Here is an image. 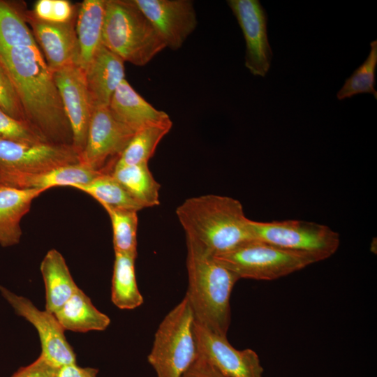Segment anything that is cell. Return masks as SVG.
<instances>
[{"label": "cell", "mask_w": 377, "mask_h": 377, "mask_svg": "<svg viewBox=\"0 0 377 377\" xmlns=\"http://www.w3.org/2000/svg\"><path fill=\"white\" fill-rule=\"evenodd\" d=\"M0 64L18 95L26 121L47 142L72 145V132L53 73L38 46L0 50Z\"/></svg>", "instance_id": "cell-1"}, {"label": "cell", "mask_w": 377, "mask_h": 377, "mask_svg": "<svg viewBox=\"0 0 377 377\" xmlns=\"http://www.w3.org/2000/svg\"><path fill=\"white\" fill-rule=\"evenodd\" d=\"M189 242L215 256L253 240L241 202L232 198L207 194L185 200L176 209Z\"/></svg>", "instance_id": "cell-2"}, {"label": "cell", "mask_w": 377, "mask_h": 377, "mask_svg": "<svg viewBox=\"0 0 377 377\" xmlns=\"http://www.w3.org/2000/svg\"><path fill=\"white\" fill-rule=\"evenodd\" d=\"M188 289L185 297L195 321L223 337L230 324V298L239 276L213 256L186 242Z\"/></svg>", "instance_id": "cell-3"}, {"label": "cell", "mask_w": 377, "mask_h": 377, "mask_svg": "<svg viewBox=\"0 0 377 377\" xmlns=\"http://www.w3.org/2000/svg\"><path fill=\"white\" fill-rule=\"evenodd\" d=\"M102 44L121 59L143 66L166 48L133 0H105Z\"/></svg>", "instance_id": "cell-4"}, {"label": "cell", "mask_w": 377, "mask_h": 377, "mask_svg": "<svg viewBox=\"0 0 377 377\" xmlns=\"http://www.w3.org/2000/svg\"><path fill=\"white\" fill-rule=\"evenodd\" d=\"M194 322L186 297L161 321L147 357L157 377H182L195 360Z\"/></svg>", "instance_id": "cell-5"}, {"label": "cell", "mask_w": 377, "mask_h": 377, "mask_svg": "<svg viewBox=\"0 0 377 377\" xmlns=\"http://www.w3.org/2000/svg\"><path fill=\"white\" fill-rule=\"evenodd\" d=\"M213 257L239 279L256 280L276 279L323 260L313 253L288 250L256 239Z\"/></svg>", "instance_id": "cell-6"}, {"label": "cell", "mask_w": 377, "mask_h": 377, "mask_svg": "<svg viewBox=\"0 0 377 377\" xmlns=\"http://www.w3.org/2000/svg\"><path fill=\"white\" fill-rule=\"evenodd\" d=\"M253 239L288 250L307 252L325 260L340 244L339 235L330 227L300 220L259 222L249 220Z\"/></svg>", "instance_id": "cell-7"}, {"label": "cell", "mask_w": 377, "mask_h": 377, "mask_svg": "<svg viewBox=\"0 0 377 377\" xmlns=\"http://www.w3.org/2000/svg\"><path fill=\"white\" fill-rule=\"evenodd\" d=\"M134 133L108 106L94 108L79 162L95 170L110 172Z\"/></svg>", "instance_id": "cell-8"}, {"label": "cell", "mask_w": 377, "mask_h": 377, "mask_svg": "<svg viewBox=\"0 0 377 377\" xmlns=\"http://www.w3.org/2000/svg\"><path fill=\"white\" fill-rule=\"evenodd\" d=\"M78 162V155L72 145L0 140V181L15 175L35 173Z\"/></svg>", "instance_id": "cell-9"}, {"label": "cell", "mask_w": 377, "mask_h": 377, "mask_svg": "<svg viewBox=\"0 0 377 377\" xmlns=\"http://www.w3.org/2000/svg\"><path fill=\"white\" fill-rule=\"evenodd\" d=\"M0 293L15 313L36 328L40 342V356L57 369L76 363V355L54 313L38 309L30 300L4 286H0Z\"/></svg>", "instance_id": "cell-10"}, {"label": "cell", "mask_w": 377, "mask_h": 377, "mask_svg": "<svg viewBox=\"0 0 377 377\" xmlns=\"http://www.w3.org/2000/svg\"><path fill=\"white\" fill-rule=\"evenodd\" d=\"M194 335L198 353L226 377H263V368L251 349L237 350L228 341L197 321Z\"/></svg>", "instance_id": "cell-11"}, {"label": "cell", "mask_w": 377, "mask_h": 377, "mask_svg": "<svg viewBox=\"0 0 377 377\" xmlns=\"http://www.w3.org/2000/svg\"><path fill=\"white\" fill-rule=\"evenodd\" d=\"M227 3L242 31L245 66L255 76L265 77L269 70L272 51L267 36V14L258 0H229Z\"/></svg>", "instance_id": "cell-12"}, {"label": "cell", "mask_w": 377, "mask_h": 377, "mask_svg": "<svg viewBox=\"0 0 377 377\" xmlns=\"http://www.w3.org/2000/svg\"><path fill=\"white\" fill-rule=\"evenodd\" d=\"M52 73L71 126L72 147L79 157L85 147L89 124L94 110L84 71L77 64H71Z\"/></svg>", "instance_id": "cell-13"}, {"label": "cell", "mask_w": 377, "mask_h": 377, "mask_svg": "<svg viewBox=\"0 0 377 377\" xmlns=\"http://www.w3.org/2000/svg\"><path fill=\"white\" fill-rule=\"evenodd\" d=\"M163 39L165 47L179 49L195 29L198 20L191 0H133Z\"/></svg>", "instance_id": "cell-14"}, {"label": "cell", "mask_w": 377, "mask_h": 377, "mask_svg": "<svg viewBox=\"0 0 377 377\" xmlns=\"http://www.w3.org/2000/svg\"><path fill=\"white\" fill-rule=\"evenodd\" d=\"M26 19L52 72L68 65H77L76 17L66 23L48 22L36 18L31 12L27 10Z\"/></svg>", "instance_id": "cell-15"}, {"label": "cell", "mask_w": 377, "mask_h": 377, "mask_svg": "<svg viewBox=\"0 0 377 377\" xmlns=\"http://www.w3.org/2000/svg\"><path fill=\"white\" fill-rule=\"evenodd\" d=\"M124 61L103 44L84 71L93 106L108 107L111 98L125 78Z\"/></svg>", "instance_id": "cell-16"}, {"label": "cell", "mask_w": 377, "mask_h": 377, "mask_svg": "<svg viewBox=\"0 0 377 377\" xmlns=\"http://www.w3.org/2000/svg\"><path fill=\"white\" fill-rule=\"evenodd\" d=\"M108 108L119 121L135 133L170 119L165 112L156 109L142 97L126 79L114 91Z\"/></svg>", "instance_id": "cell-17"}, {"label": "cell", "mask_w": 377, "mask_h": 377, "mask_svg": "<svg viewBox=\"0 0 377 377\" xmlns=\"http://www.w3.org/2000/svg\"><path fill=\"white\" fill-rule=\"evenodd\" d=\"M103 172L95 170L80 162L57 167L50 170L6 177L0 184L19 188L37 189L42 191L56 186L86 184Z\"/></svg>", "instance_id": "cell-18"}, {"label": "cell", "mask_w": 377, "mask_h": 377, "mask_svg": "<svg viewBox=\"0 0 377 377\" xmlns=\"http://www.w3.org/2000/svg\"><path fill=\"white\" fill-rule=\"evenodd\" d=\"M43 191L19 188L0 184V245L17 244L21 239L20 222L33 200Z\"/></svg>", "instance_id": "cell-19"}, {"label": "cell", "mask_w": 377, "mask_h": 377, "mask_svg": "<svg viewBox=\"0 0 377 377\" xmlns=\"http://www.w3.org/2000/svg\"><path fill=\"white\" fill-rule=\"evenodd\" d=\"M105 10V0H84L77 13V66L82 71L86 69L102 45Z\"/></svg>", "instance_id": "cell-20"}, {"label": "cell", "mask_w": 377, "mask_h": 377, "mask_svg": "<svg viewBox=\"0 0 377 377\" xmlns=\"http://www.w3.org/2000/svg\"><path fill=\"white\" fill-rule=\"evenodd\" d=\"M45 288V310L54 313L79 288L61 253L52 249L40 265Z\"/></svg>", "instance_id": "cell-21"}, {"label": "cell", "mask_w": 377, "mask_h": 377, "mask_svg": "<svg viewBox=\"0 0 377 377\" xmlns=\"http://www.w3.org/2000/svg\"><path fill=\"white\" fill-rule=\"evenodd\" d=\"M54 314L64 330L75 332L103 331L110 324V318L80 288Z\"/></svg>", "instance_id": "cell-22"}, {"label": "cell", "mask_w": 377, "mask_h": 377, "mask_svg": "<svg viewBox=\"0 0 377 377\" xmlns=\"http://www.w3.org/2000/svg\"><path fill=\"white\" fill-rule=\"evenodd\" d=\"M110 173L144 208L160 204L161 186L154 178L148 163L114 165Z\"/></svg>", "instance_id": "cell-23"}, {"label": "cell", "mask_w": 377, "mask_h": 377, "mask_svg": "<svg viewBox=\"0 0 377 377\" xmlns=\"http://www.w3.org/2000/svg\"><path fill=\"white\" fill-rule=\"evenodd\" d=\"M135 258L114 252L111 300L120 309L131 310L144 302L135 277Z\"/></svg>", "instance_id": "cell-24"}, {"label": "cell", "mask_w": 377, "mask_h": 377, "mask_svg": "<svg viewBox=\"0 0 377 377\" xmlns=\"http://www.w3.org/2000/svg\"><path fill=\"white\" fill-rule=\"evenodd\" d=\"M20 3L0 0V50L17 46H38Z\"/></svg>", "instance_id": "cell-25"}, {"label": "cell", "mask_w": 377, "mask_h": 377, "mask_svg": "<svg viewBox=\"0 0 377 377\" xmlns=\"http://www.w3.org/2000/svg\"><path fill=\"white\" fill-rule=\"evenodd\" d=\"M73 188L94 198L105 209H131L138 212L144 209L110 172H103L90 182Z\"/></svg>", "instance_id": "cell-26"}, {"label": "cell", "mask_w": 377, "mask_h": 377, "mask_svg": "<svg viewBox=\"0 0 377 377\" xmlns=\"http://www.w3.org/2000/svg\"><path fill=\"white\" fill-rule=\"evenodd\" d=\"M170 119L137 131L120 154L114 165H132L148 163L163 138L170 131Z\"/></svg>", "instance_id": "cell-27"}, {"label": "cell", "mask_w": 377, "mask_h": 377, "mask_svg": "<svg viewBox=\"0 0 377 377\" xmlns=\"http://www.w3.org/2000/svg\"><path fill=\"white\" fill-rule=\"evenodd\" d=\"M110 219L114 252L127 254L136 258L138 212L131 209H105Z\"/></svg>", "instance_id": "cell-28"}, {"label": "cell", "mask_w": 377, "mask_h": 377, "mask_svg": "<svg viewBox=\"0 0 377 377\" xmlns=\"http://www.w3.org/2000/svg\"><path fill=\"white\" fill-rule=\"evenodd\" d=\"M371 50L366 60L348 77L337 92L338 100L351 98L359 94H371L377 98L375 89L377 66V40L370 44Z\"/></svg>", "instance_id": "cell-29"}, {"label": "cell", "mask_w": 377, "mask_h": 377, "mask_svg": "<svg viewBox=\"0 0 377 377\" xmlns=\"http://www.w3.org/2000/svg\"><path fill=\"white\" fill-rule=\"evenodd\" d=\"M0 140L28 144L49 142L27 122L13 118L1 108Z\"/></svg>", "instance_id": "cell-30"}, {"label": "cell", "mask_w": 377, "mask_h": 377, "mask_svg": "<svg viewBox=\"0 0 377 377\" xmlns=\"http://www.w3.org/2000/svg\"><path fill=\"white\" fill-rule=\"evenodd\" d=\"M0 108L13 118L26 121L16 89L0 64ZM27 122V121H26Z\"/></svg>", "instance_id": "cell-31"}, {"label": "cell", "mask_w": 377, "mask_h": 377, "mask_svg": "<svg viewBox=\"0 0 377 377\" xmlns=\"http://www.w3.org/2000/svg\"><path fill=\"white\" fill-rule=\"evenodd\" d=\"M57 368L39 355L31 364L19 368L10 377H57Z\"/></svg>", "instance_id": "cell-32"}, {"label": "cell", "mask_w": 377, "mask_h": 377, "mask_svg": "<svg viewBox=\"0 0 377 377\" xmlns=\"http://www.w3.org/2000/svg\"><path fill=\"white\" fill-rule=\"evenodd\" d=\"M182 377H226L198 353L195 360Z\"/></svg>", "instance_id": "cell-33"}, {"label": "cell", "mask_w": 377, "mask_h": 377, "mask_svg": "<svg viewBox=\"0 0 377 377\" xmlns=\"http://www.w3.org/2000/svg\"><path fill=\"white\" fill-rule=\"evenodd\" d=\"M75 8L66 0H53L52 22L66 23L76 17Z\"/></svg>", "instance_id": "cell-34"}, {"label": "cell", "mask_w": 377, "mask_h": 377, "mask_svg": "<svg viewBox=\"0 0 377 377\" xmlns=\"http://www.w3.org/2000/svg\"><path fill=\"white\" fill-rule=\"evenodd\" d=\"M98 369L81 367L77 363L61 367L57 370V377H97Z\"/></svg>", "instance_id": "cell-35"}, {"label": "cell", "mask_w": 377, "mask_h": 377, "mask_svg": "<svg viewBox=\"0 0 377 377\" xmlns=\"http://www.w3.org/2000/svg\"><path fill=\"white\" fill-rule=\"evenodd\" d=\"M53 0H38L36 2L33 15L42 21L52 22Z\"/></svg>", "instance_id": "cell-36"}]
</instances>
